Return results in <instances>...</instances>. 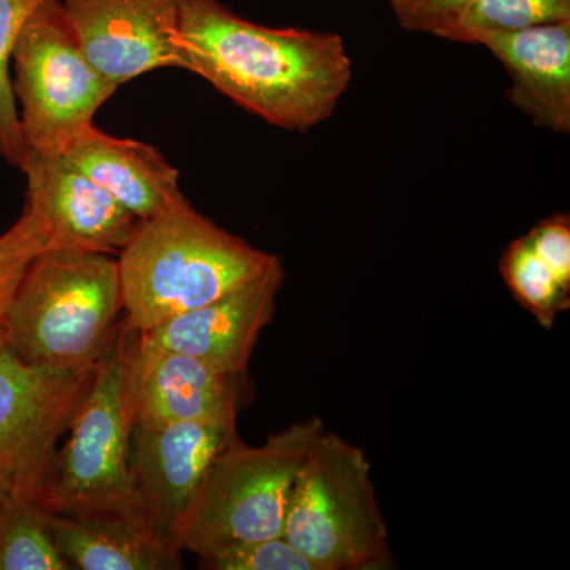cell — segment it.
<instances>
[{"mask_svg": "<svg viewBox=\"0 0 570 570\" xmlns=\"http://www.w3.org/2000/svg\"><path fill=\"white\" fill-rule=\"evenodd\" d=\"M179 43L187 71L291 132L325 122L352 81L343 37L268 28L238 17L220 0H181Z\"/></svg>", "mask_w": 570, "mask_h": 570, "instance_id": "cell-1", "label": "cell"}, {"mask_svg": "<svg viewBox=\"0 0 570 570\" xmlns=\"http://www.w3.org/2000/svg\"><path fill=\"white\" fill-rule=\"evenodd\" d=\"M277 255L202 216L189 200L140 220L119 253L122 325L141 333L262 275Z\"/></svg>", "mask_w": 570, "mask_h": 570, "instance_id": "cell-2", "label": "cell"}, {"mask_svg": "<svg viewBox=\"0 0 570 570\" xmlns=\"http://www.w3.org/2000/svg\"><path fill=\"white\" fill-rule=\"evenodd\" d=\"M121 311L118 258L48 246L3 314L6 347L33 365H94L118 337Z\"/></svg>", "mask_w": 570, "mask_h": 570, "instance_id": "cell-3", "label": "cell"}, {"mask_svg": "<svg viewBox=\"0 0 570 570\" xmlns=\"http://www.w3.org/2000/svg\"><path fill=\"white\" fill-rule=\"evenodd\" d=\"M132 337L134 332L121 322L115 343L96 363L91 385L71 419L69 441L56 450L33 498V504L45 512L115 513L141 524L129 483L134 419L127 374Z\"/></svg>", "mask_w": 570, "mask_h": 570, "instance_id": "cell-4", "label": "cell"}, {"mask_svg": "<svg viewBox=\"0 0 570 570\" xmlns=\"http://www.w3.org/2000/svg\"><path fill=\"white\" fill-rule=\"evenodd\" d=\"M324 431V422L313 417L258 448L236 436L206 469L184 521L181 549L204 557L234 543L283 535L296 475Z\"/></svg>", "mask_w": 570, "mask_h": 570, "instance_id": "cell-5", "label": "cell"}, {"mask_svg": "<svg viewBox=\"0 0 570 570\" xmlns=\"http://www.w3.org/2000/svg\"><path fill=\"white\" fill-rule=\"evenodd\" d=\"M283 535L317 570L387 564L389 528L362 449L325 431L316 439L296 475Z\"/></svg>", "mask_w": 570, "mask_h": 570, "instance_id": "cell-6", "label": "cell"}, {"mask_svg": "<svg viewBox=\"0 0 570 570\" xmlns=\"http://www.w3.org/2000/svg\"><path fill=\"white\" fill-rule=\"evenodd\" d=\"M10 78L22 141L37 154L66 153L119 89L86 58L61 0L26 22L11 51Z\"/></svg>", "mask_w": 570, "mask_h": 570, "instance_id": "cell-7", "label": "cell"}, {"mask_svg": "<svg viewBox=\"0 0 570 570\" xmlns=\"http://www.w3.org/2000/svg\"><path fill=\"white\" fill-rule=\"evenodd\" d=\"M94 367L33 365L7 347L0 351V468L17 497L36 498Z\"/></svg>", "mask_w": 570, "mask_h": 570, "instance_id": "cell-8", "label": "cell"}, {"mask_svg": "<svg viewBox=\"0 0 570 570\" xmlns=\"http://www.w3.org/2000/svg\"><path fill=\"white\" fill-rule=\"evenodd\" d=\"M236 436V423H134L129 483L135 513L175 553L181 554L184 521L206 469Z\"/></svg>", "mask_w": 570, "mask_h": 570, "instance_id": "cell-9", "label": "cell"}, {"mask_svg": "<svg viewBox=\"0 0 570 570\" xmlns=\"http://www.w3.org/2000/svg\"><path fill=\"white\" fill-rule=\"evenodd\" d=\"M86 58L112 85L160 69L186 70L181 0H61Z\"/></svg>", "mask_w": 570, "mask_h": 570, "instance_id": "cell-10", "label": "cell"}, {"mask_svg": "<svg viewBox=\"0 0 570 570\" xmlns=\"http://www.w3.org/2000/svg\"><path fill=\"white\" fill-rule=\"evenodd\" d=\"M284 281L277 257L262 275L208 305L137 333L138 343L193 356L220 373L246 374L255 344L275 316Z\"/></svg>", "mask_w": 570, "mask_h": 570, "instance_id": "cell-11", "label": "cell"}, {"mask_svg": "<svg viewBox=\"0 0 570 570\" xmlns=\"http://www.w3.org/2000/svg\"><path fill=\"white\" fill-rule=\"evenodd\" d=\"M129 396L134 423H236L247 397V373L227 374L200 360L141 346L129 348Z\"/></svg>", "mask_w": 570, "mask_h": 570, "instance_id": "cell-12", "label": "cell"}, {"mask_svg": "<svg viewBox=\"0 0 570 570\" xmlns=\"http://www.w3.org/2000/svg\"><path fill=\"white\" fill-rule=\"evenodd\" d=\"M26 204L39 214L50 245L116 254L140 220L63 154L28 153Z\"/></svg>", "mask_w": 570, "mask_h": 570, "instance_id": "cell-13", "label": "cell"}, {"mask_svg": "<svg viewBox=\"0 0 570 570\" xmlns=\"http://www.w3.org/2000/svg\"><path fill=\"white\" fill-rule=\"evenodd\" d=\"M504 63L508 97L540 129L570 132V21L508 32L474 33Z\"/></svg>", "mask_w": 570, "mask_h": 570, "instance_id": "cell-14", "label": "cell"}, {"mask_svg": "<svg viewBox=\"0 0 570 570\" xmlns=\"http://www.w3.org/2000/svg\"><path fill=\"white\" fill-rule=\"evenodd\" d=\"M63 156L138 220L187 200L178 168L148 142L112 137L92 126Z\"/></svg>", "mask_w": 570, "mask_h": 570, "instance_id": "cell-15", "label": "cell"}, {"mask_svg": "<svg viewBox=\"0 0 570 570\" xmlns=\"http://www.w3.org/2000/svg\"><path fill=\"white\" fill-rule=\"evenodd\" d=\"M43 510V509H41ZM56 547L81 570H179L181 557L137 521L115 513L58 515L45 512Z\"/></svg>", "mask_w": 570, "mask_h": 570, "instance_id": "cell-16", "label": "cell"}, {"mask_svg": "<svg viewBox=\"0 0 570 570\" xmlns=\"http://www.w3.org/2000/svg\"><path fill=\"white\" fill-rule=\"evenodd\" d=\"M45 510L14 494L0 510V570H69Z\"/></svg>", "mask_w": 570, "mask_h": 570, "instance_id": "cell-17", "label": "cell"}, {"mask_svg": "<svg viewBox=\"0 0 570 570\" xmlns=\"http://www.w3.org/2000/svg\"><path fill=\"white\" fill-rule=\"evenodd\" d=\"M499 269L521 306L546 328L551 330L558 314L569 309L570 292L561 287L549 265L535 254L527 235L510 243Z\"/></svg>", "mask_w": 570, "mask_h": 570, "instance_id": "cell-18", "label": "cell"}, {"mask_svg": "<svg viewBox=\"0 0 570 570\" xmlns=\"http://www.w3.org/2000/svg\"><path fill=\"white\" fill-rule=\"evenodd\" d=\"M47 2L50 0H0V157L20 170L28 159V149L11 91V51L26 22Z\"/></svg>", "mask_w": 570, "mask_h": 570, "instance_id": "cell-19", "label": "cell"}, {"mask_svg": "<svg viewBox=\"0 0 570 570\" xmlns=\"http://www.w3.org/2000/svg\"><path fill=\"white\" fill-rule=\"evenodd\" d=\"M570 21V0H475L450 41L471 43L479 32H508Z\"/></svg>", "mask_w": 570, "mask_h": 570, "instance_id": "cell-20", "label": "cell"}, {"mask_svg": "<svg viewBox=\"0 0 570 570\" xmlns=\"http://www.w3.org/2000/svg\"><path fill=\"white\" fill-rule=\"evenodd\" d=\"M48 245L47 227L26 204L20 219L0 235V317L6 314L22 276Z\"/></svg>", "mask_w": 570, "mask_h": 570, "instance_id": "cell-21", "label": "cell"}, {"mask_svg": "<svg viewBox=\"0 0 570 570\" xmlns=\"http://www.w3.org/2000/svg\"><path fill=\"white\" fill-rule=\"evenodd\" d=\"M200 558L209 570H317L284 535L234 543Z\"/></svg>", "mask_w": 570, "mask_h": 570, "instance_id": "cell-22", "label": "cell"}, {"mask_svg": "<svg viewBox=\"0 0 570 570\" xmlns=\"http://www.w3.org/2000/svg\"><path fill=\"white\" fill-rule=\"evenodd\" d=\"M475 0H389L401 28L450 40Z\"/></svg>", "mask_w": 570, "mask_h": 570, "instance_id": "cell-23", "label": "cell"}, {"mask_svg": "<svg viewBox=\"0 0 570 570\" xmlns=\"http://www.w3.org/2000/svg\"><path fill=\"white\" fill-rule=\"evenodd\" d=\"M527 238L535 254L549 265L561 287L570 292L569 214H554L540 220Z\"/></svg>", "mask_w": 570, "mask_h": 570, "instance_id": "cell-24", "label": "cell"}, {"mask_svg": "<svg viewBox=\"0 0 570 570\" xmlns=\"http://www.w3.org/2000/svg\"><path fill=\"white\" fill-rule=\"evenodd\" d=\"M11 497H14L13 482H11L10 475L0 468V510L10 501Z\"/></svg>", "mask_w": 570, "mask_h": 570, "instance_id": "cell-25", "label": "cell"}, {"mask_svg": "<svg viewBox=\"0 0 570 570\" xmlns=\"http://www.w3.org/2000/svg\"><path fill=\"white\" fill-rule=\"evenodd\" d=\"M7 344V332L6 325H3V318L0 317V351L6 347Z\"/></svg>", "mask_w": 570, "mask_h": 570, "instance_id": "cell-26", "label": "cell"}]
</instances>
